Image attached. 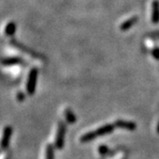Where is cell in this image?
I'll return each mask as SVG.
<instances>
[{"label": "cell", "mask_w": 159, "mask_h": 159, "mask_svg": "<svg viewBox=\"0 0 159 159\" xmlns=\"http://www.w3.org/2000/svg\"><path fill=\"white\" fill-rule=\"evenodd\" d=\"M113 131V125H106L104 126H102L100 128H98L97 130L93 131L90 133H88L84 134L83 136L80 138V142H90L92 140L96 139L97 136H100V135H104V134H110Z\"/></svg>", "instance_id": "obj_1"}, {"label": "cell", "mask_w": 159, "mask_h": 159, "mask_svg": "<svg viewBox=\"0 0 159 159\" xmlns=\"http://www.w3.org/2000/svg\"><path fill=\"white\" fill-rule=\"evenodd\" d=\"M11 134H12V129L11 126L6 125L3 128L1 136H0V149L1 150H5L7 148L10 140H11Z\"/></svg>", "instance_id": "obj_2"}, {"label": "cell", "mask_w": 159, "mask_h": 159, "mask_svg": "<svg viewBox=\"0 0 159 159\" xmlns=\"http://www.w3.org/2000/svg\"><path fill=\"white\" fill-rule=\"evenodd\" d=\"M36 80H37V70L35 68L30 71L27 82V92L29 95H33L35 90L36 86Z\"/></svg>", "instance_id": "obj_3"}, {"label": "cell", "mask_w": 159, "mask_h": 159, "mask_svg": "<svg viewBox=\"0 0 159 159\" xmlns=\"http://www.w3.org/2000/svg\"><path fill=\"white\" fill-rule=\"evenodd\" d=\"M65 134H66V125L63 121H61V122H59V125H58L56 142H55V145L57 148H62L64 146Z\"/></svg>", "instance_id": "obj_4"}, {"label": "cell", "mask_w": 159, "mask_h": 159, "mask_svg": "<svg viewBox=\"0 0 159 159\" xmlns=\"http://www.w3.org/2000/svg\"><path fill=\"white\" fill-rule=\"evenodd\" d=\"M116 125L119 126L120 128H125L127 130H134L136 128V125L134 122L131 121H125V120H118L116 121Z\"/></svg>", "instance_id": "obj_5"}, {"label": "cell", "mask_w": 159, "mask_h": 159, "mask_svg": "<svg viewBox=\"0 0 159 159\" xmlns=\"http://www.w3.org/2000/svg\"><path fill=\"white\" fill-rule=\"evenodd\" d=\"M151 20L153 23L159 22V2L157 0H155L152 3V18Z\"/></svg>", "instance_id": "obj_6"}, {"label": "cell", "mask_w": 159, "mask_h": 159, "mask_svg": "<svg viewBox=\"0 0 159 159\" xmlns=\"http://www.w3.org/2000/svg\"><path fill=\"white\" fill-rule=\"evenodd\" d=\"M65 116L66 118V120L68 121V123H70V124H72V123H74V122L76 121V118H75L74 114L72 112V111L70 109H66Z\"/></svg>", "instance_id": "obj_7"}, {"label": "cell", "mask_w": 159, "mask_h": 159, "mask_svg": "<svg viewBox=\"0 0 159 159\" xmlns=\"http://www.w3.org/2000/svg\"><path fill=\"white\" fill-rule=\"evenodd\" d=\"M136 20H137L136 17L131 18V19H129L128 20H126L125 22H124L122 25H121L120 29H121V30H126V29H128L129 28H131V27L133 26V24L135 22Z\"/></svg>", "instance_id": "obj_8"}, {"label": "cell", "mask_w": 159, "mask_h": 159, "mask_svg": "<svg viewBox=\"0 0 159 159\" xmlns=\"http://www.w3.org/2000/svg\"><path fill=\"white\" fill-rule=\"evenodd\" d=\"M45 159H54V149L51 144H48L46 147Z\"/></svg>", "instance_id": "obj_9"}, {"label": "cell", "mask_w": 159, "mask_h": 159, "mask_svg": "<svg viewBox=\"0 0 159 159\" xmlns=\"http://www.w3.org/2000/svg\"><path fill=\"white\" fill-rule=\"evenodd\" d=\"M15 29H16L15 24L13 22H10L6 25V29H5V32H6V34L7 35H11L15 32Z\"/></svg>", "instance_id": "obj_10"}, {"label": "cell", "mask_w": 159, "mask_h": 159, "mask_svg": "<svg viewBox=\"0 0 159 159\" xmlns=\"http://www.w3.org/2000/svg\"><path fill=\"white\" fill-rule=\"evenodd\" d=\"M99 151H100V154L101 155H105V154L107 153L109 151V149L107 147H105V146H102V147H100L99 148Z\"/></svg>", "instance_id": "obj_11"}, {"label": "cell", "mask_w": 159, "mask_h": 159, "mask_svg": "<svg viewBox=\"0 0 159 159\" xmlns=\"http://www.w3.org/2000/svg\"><path fill=\"white\" fill-rule=\"evenodd\" d=\"M157 132L159 133V125H158V127H157Z\"/></svg>", "instance_id": "obj_12"}]
</instances>
